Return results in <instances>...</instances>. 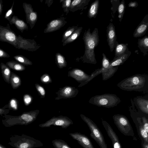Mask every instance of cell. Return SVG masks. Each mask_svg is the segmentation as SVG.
Returning a JSON list of instances; mask_svg holds the SVG:
<instances>
[{"label": "cell", "instance_id": "obj_23", "mask_svg": "<svg viewBox=\"0 0 148 148\" xmlns=\"http://www.w3.org/2000/svg\"><path fill=\"white\" fill-rule=\"evenodd\" d=\"M118 66H112L103 71L102 74L103 80H106L114 75L117 71Z\"/></svg>", "mask_w": 148, "mask_h": 148}, {"label": "cell", "instance_id": "obj_10", "mask_svg": "<svg viewBox=\"0 0 148 148\" xmlns=\"http://www.w3.org/2000/svg\"><path fill=\"white\" fill-rule=\"evenodd\" d=\"M133 102L138 111L148 115V97L138 96L134 98Z\"/></svg>", "mask_w": 148, "mask_h": 148}, {"label": "cell", "instance_id": "obj_39", "mask_svg": "<svg viewBox=\"0 0 148 148\" xmlns=\"http://www.w3.org/2000/svg\"><path fill=\"white\" fill-rule=\"evenodd\" d=\"M16 59L19 62L24 64L25 65H31L32 64V62L27 59H25L21 57H17L16 58Z\"/></svg>", "mask_w": 148, "mask_h": 148}, {"label": "cell", "instance_id": "obj_24", "mask_svg": "<svg viewBox=\"0 0 148 148\" xmlns=\"http://www.w3.org/2000/svg\"><path fill=\"white\" fill-rule=\"evenodd\" d=\"M83 27H78L71 35L63 43V46L73 42L75 40L80 36L82 32Z\"/></svg>", "mask_w": 148, "mask_h": 148}, {"label": "cell", "instance_id": "obj_31", "mask_svg": "<svg viewBox=\"0 0 148 148\" xmlns=\"http://www.w3.org/2000/svg\"><path fill=\"white\" fill-rule=\"evenodd\" d=\"M102 72V71L101 68L98 69H96L90 75V78L88 80L84 81L83 82L80 83V84L78 86V87H81L89 82L91 80H92L96 76L100 74H101Z\"/></svg>", "mask_w": 148, "mask_h": 148}, {"label": "cell", "instance_id": "obj_19", "mask_svg": "<svg viewBox=\"0 0 148 148\" xmlns=\"http://www.w3.org/2000/svg\"><path fill=\"white\" fill-rule=\"evenodd\" d=\"M26 9L27 19L32 28L34 26L37 20V14L33 11V9L31 6H27Z\"/></svg>", "mask_w": 148, "mask_h": 148}, {"label": "cell", "instance_id": "obj_29", "mask_svg": "<svg viewBox=\"0 0 148 148\" xmlns=\"http://www.w3.org/2000/svg\"><path fill=\"white\" fill-rule=\"evenodd\" d=\"M78 28L77 26H74L69 27L63 34L62 42H63Z\"/></svg>", "mask_w": 148, "mask_h": 148}, {"label": "cell", "instance_id": "obj_42", "mask_svg": "<svg viewBox=\"0 0 148 148\" xmlns=\"http://www.w3.org/2000/svg\"><path fill=\"white\" fill-rule=\"evenodd\" d=\"M23 100L25 105L27 106L31 102L32 100V98L30 95L26 94L24 96Z\"/></svg>", "mask_w": 148, "mask_h": 148}, {"label": "cell", "instance_id": "obj_47", "mask_svg": "<svg viewBox=\"0 0 148 148\" xmlns=\"http://www.w3.org/2000/svg\"><path fill=\"white\" fill-rule=\"evenodd\" d=\"M12 12V11L11 10H9L8 12L6 14V16H9L11 14V13Z\"/></svg>", "mask_w": 148, "mask_h": 148}, {"label": "cell", "instance_id": "obj_34", "mask_svg": "<svg viewBox=\"0 0 148 148\" xmlns=\"http://www.w3.org/2000/svg\"><path fill=\"white\" fill-rule=\"evenodd\" d=\"M71 0H61L60 2H61L62 7L63 9L64 12L66 13V14L69 12L71 3Z\"/></svg>", "mask_w": 148, "mask_h": 148}, {"label": "cell", "instance_id": "obj_1", "mask_svg": "<svg viewBox=\"0 0 148 148\" xmlns=\"http://www.w3.org/2000/svg\"><path fill=\"white\" fill-rule=\"evenodd\" d=\"M83 39L85 48L84 54L82 57L83 62L96 64L97 62L95 49L98 45L99 41L98 29L95 28L91 33L89 28L87 31H85Z\"/></svg>", "mask_w": 148, "mask_h": 148}, {"label": "cell", "instance_id": "obj_48", "mask_svg": "<svg viewBox=\"0 0 148 148\" xmlns=\"http://www.w3.org/2000/svg\"><path fill=\"white\" fill-rule=\"evenodd\" d=\"M0 148H7L5 147L0 143Z\"/></svg>", "mask_w": 148, "mask_h": 148}, {"label": "cell", "instance_id": "obj_18", "mask_svg": "<svg viewBox=\"0 0 148 148\" xmlns=\"http://www.w3.org/2000/svg\"><path fill=\"white\" fill-rule=\"evenodd\" d=\"M90 0H74L71 3L70 10L74 12L79 10H83L87 5Z\"/></svg>", "mask_w": 148, "mask_h": 148}, {"label": "cell", "instance_id": "obj_28", "mask_svg": "<svg viewBox=\"0 0 148 148\" xmlns=\"http://www.w3.org/2000/svg\"><path fill=\"white\" fill-rule=\"evenodd\" d=\"M55 148H71L65 141L61 139H55L52 141Z\"/></svg>", "mask_w": 148, "mask_h": 148}, {"label": "cell", "instance_id": "obj_3", "mask_svg": "<svg viewBox=\"0 0 148 148\" xmlns=\"http://www.w3.org/2000/svg\"><path fill=\"white\" fill-rule=\"evenodd\" d=\"M39 110H35L25 112L18 116L5 115L2 120L3 125L8 127L16 125H27L34 121L36 119Z\"/></svg>", "mask_w": 148, "mask_h": 148}, {"label": "cell", "instance_id": "obj_27", "mask_svg": "<svg viewBox=\"0 0 148 148\" xmlns=\"http://www.w3.org/2000/svg\"><path fill=\"white\" fill-rule=\"evenodd\" d=\"M56 61L58 66L60 69L65 67L67 65V62L65 57L60 53H56Z\"/></svg>", "mask_w": 148, "mask_h": 148}, {"label": "cell", "instance_id": "obj_38", "mask_svg": "<svg viewBox=\"0 0 148 148\" xmlns=\"http://www.w3.org/2000/svg\"><path fill=\"white\" fill-rule=\"evenodd\" d=\"M40 80L42 83L46 84H49L51 82L49 76L47 74L43 75L40 78Z\"/></svg>", "mask_w": 148, "mask_h": 148}, {"label": "cell", "instance_id": "obj_35", "mask_svg": "<svg viewBox=\"0 0 148 148\" xmlns=\"http://www.w3.org/2000/svg\"><path fill=\"white\" fill-rule=\"evenodd\" d=\"M139 128L140 134L144 141L148 143V136L147 133L144 129L143 125H139Z\"/></svg>", "mask_w": 148, "mask_h": 148}, {"label": "cell", "instance_id": "obj_43", "mask_svg": "<svg viewBox=\"0 0 148 148\" xmlns=\"http://www.w3.org/2000/svg\"><path fill=\"white\" fill-rule=\"evenodd\" d=\"M17 25L21 27H26V25L24 22L22 21H17L16 22Z\"/></svg>", "mask_w": 148, "mask_h": 148}, {"label": "cell", "instance_id": "obj_44", "mask_svg": "<svg viewBox=\"0 0 148 148\" xmlns=\"http://www.w3.org/2000/svg\"><path fill=\"white\" fill-rule=\"evenodd\" d=\"M138 5V4L136 1H131L128 4V7L132 8H136Z\"/></svg>", "mask_w": 148, "mask_h": 148}, {"label": "cell", "instance_id": "obj_20", "mask_svg": "<svg viewBox=\"0 0 148 148\" xmlns=\"http://www.w3.org/2000/svg\"><path fill=\"white\" fill-rule=\"evenodd\" d=\"M138 47L144 56L148 54V37L145 36L142 38L138 40Z\"/></svg>", "mask_w": 148, "mask_h": 148}, {"label": "cell", "instance_id": "obj_6", "mask_svg": "<svg viewBox=\"0 0 148 148\" xmlns=\"http://www.w3.org/2000/svg\"><path fill=\"white\" fill-rule=\"evenodd\" d=\"M80 116L89 128L91 137L97 142L100 148H108L103 135L96 124L84 115L80 114Z\"/></svg>", "mask_w": 148, "mask_h": 148}, {"label": "cell", "instance_id": "obj_30", "mask_svg": "<svg viewBox=\"0 0 148 148\" xmlns=\"http://www.w3.org/2000/svg\"><path fill=\"white\" fill-rule=\"evenodd\" d=\"M125 1L122 0L120 3L117 9L118 18L119 19V21L120 22L123 19L125 12Z\"/></svg>", "mask_w": 148, "mask_h": 148}, {"label": "cell", "instance_id": "obj_15", "mask_svg": "<svg viewBox=\"0 0 148 148\" xmlns=\"http://www.w3.org/2000/svg\"><path fill=\"white\" fill-rule=\"evenodd\" d=\"M68 76L74 79L81 83L88 79L90 75L87 74L83 71L78 69H74L68 72Z\"/></svg>", "mask_w": 148, "mask_h": 148}, {"label": "cell", "instance_id": "obj_37", "mask_svg": "<svg viewBox=\"0 0 148 148\" xmlns=\"http://www.w3.org/2000/svg\"><path fill=\"white\" fill-rule=\"evenodd\" d=\"M111 3L112 5V7L111 8V10L113 12V14H114L116 11L117 10L118 7L120 3L119 1L117 0H110Z\"/></svg>", "mask_w": 148, "mask_h": 148}, {"label": "cell", "instance_id": "obj_9", "mask_svg": "<svg viewBox=\"0 0 148 148\" xmlns=\"http://www.w3.org/2000/svg\"><path fill=\"white\" fill-rule=\"evenodd\" d=\"M78 92V89L74 87L66 86L60 88L56 93L57 97L55 99L58 100L61 99H67L75 97Z\"/></svg>", "mask_w": 148, "mask_h": 148}, {"label": "cell", "instance_id": "obj_8", "mask_svg": "<svg viewBox=\"0 0 148 148\" xmlns=\"http://www.w3.org/2000/svg\"><path fill=\"white\" fill-rule=\"evenodd\" d=\"M73 124L72 120L67 116H54L45 122L39 125L41 127H49L51 125L60 126L66 129L70 125Z\"/></svg>", "mask_w": 148, "mask_h": 148}, {"label": "cell", "instance_id": "obj_33", "mask_svg": "<svg viewBox=\"0 0 148 148\" xmlns=\"http://www.w3.org/2000/svg\"><path fill=\"white\" fill-rule=\"evenodd\" d=\"M102 56L103 58L101 62L102 67L101 68L103 72L109 68L110 62L109 59L106 57L105 54L103 53L102 54Z\"/></svg>", "mask_w": 148, "mask_h": 148}, {"label": "cell", "instance_id": "obj_4", "mask_svg": "<svg viewBox=\"0 0 148 148\" xmlns=\"http://www.w3.org/2000/svg\"><path fill=\"white\" fill-rule=\"evenodd\" d=\"M9 139L8 144L15 148H34L43 145L40 140L24 134L13 135Z\"/></svg>", "mask_w": 148, "mask_h": 148}, {"label": "cell", "instance_id": "obj_16", "mask_svg": "<svg viewBox=\"0 0 148 148\" xmlns=\"http://www.w3.org/2000/svg\"><path fill=\"white\" fill-rule=\"evenodd\" d=\"M148 29V14H147L135 30L133 34L134 37L138 38L144 35Z\"/></svg>", "mask_w": 148, "mask_h": 148}, {"label": "cell", "instance_id": "obj_5", "mask_svg": "<svg viewBox=\"0 0 148 148\" xmlns=\"http://www.w3.org/2000/svg\"><path fill=\"white\" fill-rule=\"evenodd\" d=\"M121 102L120 99L116 95L109 93L94 96L89 101L90 104L108 108L116 106Z\"/></svg>", "mask_w": 148, "mask_h": 148}, {"label": "cell", "instance_id": "obj_7", "mask_svg": "<svg viewBox=\"0 0 148 148\" xmlns=\"http://www.w3.org/2000/svg\"><path fill=\"white\" fill-rule=\"evenodd\" d=\"M114 123L118 129L124 135L133 136L134 133L128 119L121 114H115L113 116Z\"/></svg>", "mask_w": 148, "mask_h": 148}, {"label": "cell", "instance_id": "obj_17", "mask_svg": "<svg viewBox=\"0 0 148 148\" xmlns=\"http://www.w3.org/2000/svg\"><path fill=\"white\" fill-rule=\"evenodd\" d=\"M131 54V52L128 49L124 54L116 58H114L113 60L110 62L109 68L112 66H119L123 64L128 59Z\"/></svg>", "mask_w": 148, "mask_h": 148}, {"label": "cell", "instance_id": "obj_32", "mask_svg": "<svg viewBox=\"0 0 148 148\" xmlns=\"http://www.w3.org/2000/svg\"><path fill=\"white\" fill-rule=\"evenodd\" d=\"M7 64L10 68L16 71H22L25 69L24 66L17 63L8 62Z\"/></svg>", "mask_w": 148, "mask_h": 148}, {"label": "cell", "instance_id": "obj_14", "mask_svg": "<svg viewBox=\"0 0 148 148\" xmlns=\"http://www.w3.org/2000/svg\"><path fill=\"white\" fill-rule=\"evenodd\" d=\"M67 23L64 17L52 20L47 25L44 33H48L57 30L64 26Z\"/></svg>", "mask_w": 148, "mask_h": 148}, {"label": "cell", "instance_id": "obj_11", "mask_svg": "<svg viewBox=\"0 0 148 148\" xmlns=\"http://www.w3.org/2000/svg\"><path fill=\"white\" fill-rule=\"evenodd\" d=\"M102 123L111 140L113 148H122L118 137L110 125L105 121L102 120Z\"/></svg>", "mask_w": 148, "mask_h": 148}, {"label": "cell", "instance_id": "obj_2", "mask_svg": "<svg viewBox=\"0 0 148 148\" xmlns=\"http://www.w3.org/2000/svg\"><path fill=\"white\" fill-rule=\"evenodd\" d=\"M117 85L124 90L138 92L146 91L148 89V75L136 74L123 80Z\"/></svg>", "mask_w": 148, "mask_h": 148}, {"label": "cell", "instance_id": "obj_46", "mask_svg": "<svg viewBox=\"0 0 148 148\" xmlns=\"http://www.w3.org/2000/svg\"><path fill=\"white\" fill-rule=\"evenodd\" d=\"M143 148H148V143L144 141L143 145Z\"/></svg>", "mask_w": 148, "mask_h": 148}, {"label": "cell", "instance_id": "obj_26", "mask_svg": "<svg viewBox=\"0 0 148 148\" xmlns=\"http://www.w3.org/2000/svg\"><path fill=\"white\" fill-rule=\"evenodd\" d=\"M1 68L2 76L4 80L7 83H10L11 72L10 69L5 65L1 64Z\"/></svg>", "mask_w": 148, "mask_h": 148}, {"label": "cell", "instance_id": "obj_45", "mask_svg": "<svg viewBox=\"0 0 148 148\" xmlns=\"http://www.w3.org/2000/svg\"><path fill=\"white\" fill-rule=\"evenodd\" d=\"M8 112L5 111V110L0 108V114H6L8 113Z\"/></svg>", "mask_w": 148, "mask_h": 148}, {"label": "cell", "instance_id": "obj_22", "mask_svg": "<svg viewBox=\"0 0 148 148\" xmlns=\"http://www.w3.org/2000/svg\"><path fill=\"white\" fill-rule=\"evenodd\" d=\"M127 43H119L116 41L114 46L115 56L116 58L124 54L128 49Z\"/></svg>", "mask_w": 148, "mask_h": 148}, {"label": "cell", "instance_id": "obj_25", "mask_svg": "<svg viewBox=\"0 0 148 148\" xmlns=\"http://www.w3.org/2000/svg\"><path fill=\"white\" fill-rule=\"evenodd\" d=\"M10 83L13 89H16L21 84L20 77L16 74L12 72L10 78Z\"/></svg>", "mask_w": 148, "mask_h": 148}, {"label": "cell", "instance_id": "obj_40", "mask_svg": "<svg viewBox=\"0 0 148 148\" xmlns=\"http://www.w3.org/2000/svg\"><path fill=\"white\" fill-rule=\"evenodd\" d=\"M10 107L14 110H17L18 108V102L15 99H11L9 103Z\"/></svg>", "mask_w": 148, "mask_h": 148}, {"label": "cell", "instance_id": "obj_49", "mask_svg": "<svg viewBox=\"0 0 148 148\" xmlns=\"http://www.w3.org/2000/svg\"><path fill=\"white\" fill-rule=\"evenodd\" d=\"M3 55V52L1 50H0V56H2Z\"/></svg>", "mask_w": 148, "mask_h": 148}, {"label": "cell", "instance_id": "obj_36", "mask_svg": "<svg viewBox=\"0 0 148 148\" xmlns=\"http://www.w3.org/2000/svg\"><path fill=\"white\" fill-rule=\"evenodd\" d=\"M35 86L38 92L41 96V98H44L45 95V91L44 88L37 84H35Z\"/></svg>", "mask_w": 148, "mask_h": 148}, {"label": "cell", "instance_id": "obj_13", "mask_svg": "<svg viewBox=\"0 0 148 148\" xmlns=\"http://www.w3.org/2000/svg\"><path fill=\"white\" fill-rule=\"evenodd\" d=\"M69 134L84 148H95L90 140L85 135L77 132L69 133Z\"/></svg>", "mask_w": 148, "mask_h": 148}, {"label": "cell", "instance_id": "obj_41", "mask_svg": "<svg viewBox=\"0 0 148 148\" xmlns=\"http://www.w3.org/2000/svg\"><path fill=\"white\" fill-rule=\"evenodd\" d=\"M5 37L8 40L12 42L14 41L16 38L15 35L12 33L10 32L7 33L5 34Z\"/></svg>", "mask_w": 148, "mask_h": 148}, {"label": "cell", "instance_id": "obj_21", "mask_svg": "<svg viewBox=\"0 0 148 148\" xmlns=\"http://www.w3.org/2000/svg\"><path fill=\"white\" fill-rule=\"evenodd\" d=\"M99 4V0H96L91 4L88 13V16L89 18H96L98 13Z\"/></svg>", "mask_w": 148, "mask_h": 148}, {"label": "cell", "instance_id": "obj_12", "mask_svg": "<svg viewBox=\"0 0 148 148\" xmlns=\"http://www.w3.org/2000/svg\"><path fill=\"white\" fill-rule=\"evenodd\" d=\"M107 41L110 51L112 52L114 48L115 42L116 41V35L115 27L112 23H110L107 27Z\"/></svg>", "mask_w": 148, "mask_h": 148}]
</instances>
